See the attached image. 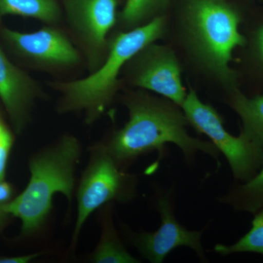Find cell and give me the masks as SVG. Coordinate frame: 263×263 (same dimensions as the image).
Instances as JSON below:
<instances>
[{
	"mask_svg": "<svg viewBox=\"0 0 263 263\" xmlns=\"http://www.w3.org/2000/svg\"><path fill=\"white\" fill-rule=\"evenodd\" d=\"M123 102L129 120L104 145L121 168L149 152H157L162 157L168 143L179 147L189 163L198 152L219 160L220 152L212 142L189 134L187 119L176 104L142 92L127 95Z\"/></svg>",
	"mask_w": 263,
	"mask_h": 263,
	"instance_id": "cell-1",
	"label": "cell"
},
{
	"mask_svg": "<svg viewBox=\"0 0 263 263\" xmlns=\"http://www.w3.org/2000/svg\"><path fill=\"white\" fill-rule=\"evenodd\" d=\"M163 15H157L141 27L114 33L109 38L106 60L98 70L78 80L48 81L59 93L57 111L83 113L88 124L98 120L113 102L120 86L121 72L138 52L162 37Z\"/></svg>",
	"mask_w": 263,
	"mask_h": 263,
	"instance_id": "cell-2",
	"label": "cell"
},
{
	"mask_svg": "<svg viewBox=\"0 0 263 263\" xmlns=\"http://www.w3.org/2000/svg\"><path fill=\"white\" fill-rule=\"evenodd\" d=\"M81 152L79 140L65 135L31 160L27 188L3 205L5 213L21 219L24 234L34 233L43 226L51 212L55 194H63L71 202Z\"/></svg>",
	"mask_w": 263,
	"mask_h": 263,
	"instance_id": "cell-3",
	"label": "cell"
},
{
	"mask_svg": "<svg viewBox=\"0 0 263 263\" xmlns=\"http://www.w3.org/2000/svg\"><path fill=\"white\" fill-rule=\"evenodd\" d=\"M186 18L202 62L226 82H234L235 73L230 67L233 51L247 43L240 32L241 10L226 0H189Z\"/></svg>",
	"mask_w": 263,
	"mask_h": 263,
	"instance_id": "cell-4",
	"label": "cell"
},
{
	"mask_svg": "<svg viewBox=\"0 0 263 263\" xmlns=\"http://www.w3.org/2000/svg\"><path fill=\"white\" fill-rule=\"evenodd\" d=\"M189 124L211 142L226 157L234 179L243 183L258 172L263 163V146L240 132L233 136L224 127L220 114L204 103L194 90H190L181 106Z\"/></svg>",
	"mask_w": 263,
	"mask_h": 263,
	"instance_id": "cell-5",
	"label": "cell"
},
{
	"mask_svg": "<svg viewBox=\"0 0 263 263\" xmlns=\"http://www.w3.org/2000/svg\"><path fill=\"white\" fill-rule=\"evenodd\" d=\"M68 34L89 73L103 65L110 32L118 22L119 0H60Z\"/></svg>",
	"mask_w": 263,
	"mask_h": 263,
	"instance_id": "cell-6",
	"label": "cell"
},
{
	"mask_svg": "<svg viewBox=\"0 0 263 263\" xmlns=\"http://www.w3.org/2000/svg\"><path fill=\"white\" fill-rule=\"evenodd\" d=\"M0 37L8 50L32 70L59 73L84 63L68 33L58 25L44 24L30 33L2 27Z\"/></svg>",
	"mask_w": 263,
	"mask_h": 263,
	"instance_id": "cell-7",
	"label": "cell"
},
{
	"mask_svg": "<svg viewBox=\"0 0 263 263\" xmlns=\"http://www.w3.org/2000/svg\"><path fill=\"white\" fill-rule=\"evenodd\" d=\"M136 179L123 172L105 146L95 152L78 190V216L72 239L76 242L89 216L107 202L129 200Z\"/></svg>",
	"mask_w": 263,
	"mask_h": 263,
	"instance_id": "cell-8",
	"label": "cell"
},
{
	"mask_svg": "<svg viewBox=\"0 0 263 263\" xmlns=\"http://www.w3.org/2000/svg\"><path fill=\"white\" fill-rule=\"evenodd\" d=\"M174 191L163 190L156 198L161 224L154 232L132 233L133 245L144 258L152 263H161L174 249L181 247L191 249L202 262L207 258L202 246L203 230H190L180 224L174 214Z\"/></svg>",
	"mask_w": 263,
	"mask_h": 263,
	"instance_id": "cell-9",
	"label": "cell"
},
{
	"mask_svg": "<svg viewBox=\"0 0 263 263\" xmlns=\"http://www.w3.org/2000/svg\"><path fill=\"white\" fill-rule=\"evenodd\" d=\"M123 70L131 86L162 95L180 108L184 102L181 67L171 50L152 43L133 57Z\"/></svg>",
	"mask_w": 263,
	"mask_h": 263,
	"instance_id": "cell-10",
	"label": "cell"
},
{
	"mask_svg": "<svg viewBox=\"0 0 263 263\" xmlns=\"http://www.w3.org/2000/svg\"><path fill=\"white\" fill-rule=\"evenodd\" d=\"M43 94L41 84L10 61L0 46V99L16 129L25 125Z\"/></svg>",
	"mask_w": 263,
	"mask_h": 263,
	"instance_id": "cell-11",
	"label": "cell"
},
{
	"mask_svg": "<svg viewBox=\"0 0 263 263\" xmlns=\"http://www.w3.org/2000/svg\"><path fill=\"white\" fill-rule=\"evenodd\" d=\"M6 15L35 19L45 25H59L64 17L60 0H0V19Z\"/></svg>",
	"mask_w": 263,
	"mask_h": 263,
	"instance_id": "cell-12",
	"label": "cell"
},
{
	"mask_svg": "<svg viewBox=\"0 0 263 263\" xmlns=\"http://www.w3.org/2000/svg\"><path fill=\"white\" fill-rule=\"evenodd\" d=\"M230 104L241 120V133L263 146V95L248 97L234 88Z\"/></svg>",
	"mask_w": 263,
	"mask_h": 263,
	"instance_id": "cell-13",
	"label": "cell"
},
{
	"mask_svg": "<svg viewBox=\"0 0 263 263\" xmlns=\"http://www.w3.org/2000/svg\"><path fill=\"white\" fill-rule=\"evenodd\" d=\"M218 201L235 211L255 214L263 209V163L252 179L236 184L218 198Z\"/></svg>",
	"mask_w": 263,
	"mask_h": 263,
	"instance_id": "cell-14",
	"label": "cell"
},
{
	"mask_svg": "<svg viewBox=\"0 0 263 263\" xmlns=\"http://www.w3.org/2000/svg\"><path fill=\"white\" fill-rule=\"evenodd\" d=\"M171 0H126L124 8L119 13L118 21L124 29L130 30L144 25L157 16Z\"/></svg>",
	"mask_w": 263,
	"mask_h": 263,
	"instance_id": "cell-15",
	"label": "cell"
},
{
	"mask_svg": "<svg viewBox=\"0 0 263 263\" xmlns=\"http://www.w3.org/2000/svg\"><path fill=\"white\" fill-rule=\"evenodd\" d=\"M91 261L95 263H137L139 259L133 257L122 245L111 220L105 223L103 236L93 253Z\"/></svg>",
	"mask_w": 263,
	"mask_h": 263,
	"instance_id": "cell-16",
	"label": "cell"
},
{
	"mask_svg": "<svg viewBox=\"0 0 263 263\" xmlns=\"http://www.w3.org/2000/svg\"><path fill=\"white\" fill-rule=\"evenodd\" d=\"M254 214L252 228L238 241L231 245L218 243L214 251L221 256L251 252L263 255V209Z\"/></svg>",
	"mask_w": 263,
	"mask_h": 263,
	"instance_id": "cell-17",
	"label": "cell"
},
{
	"mask_svg": "<svg viewBox=\"0 0 263 263\" xmlns=\"http://www.w3.org/2000/svg\"><path fill=\"white\" fill-rule=\"evenodd\" d=\"M246 44H250L256 64L263 74V21L255 26L251 32L250 38L246 37Z\"/></svg>",
	"mask_w": 263,
	"mask_h": 263,
	"instance_id": "cell-18",
	"label": "cell"
},
{
	"mask_svg": "<svg viewBox=\"0 0 263 263\" xmlns=\"http://www.w3.org/2000/svg\"><path fill=\"white\" fill-rule=\"evenodd\" d=\"M12 145V138L9 132L0 122V181L5 177L7 160Z\"/></svg>",
	"mask_w": 263,
	"mask_h": 263,
	"instance_id": "cell-19",
	"label": "cell"
},
{
	"mask_svg": "<svg viewBox=\"0 0 263 263\" xmlns=\"http://www.w3.org/2000/svg\"><path fill=\"white\" fill-rule=\"evenodd\" d=\"M41 253L18 256V257H3V258H0V263H27L35 259Z\"/></svg>",
	"mask_w": 263,
	"mask_h": 263,
	"instance_id": "cell-20",
	"label": "cell"
},
{
	"mask_svg": "<svg viewBox=\"0 0 263 263\" xmlns=\"http://www.w3.org/2000/svg\"><path fill=\"white\" fill-rule=\"evenodd\" d=\"M11 186L9 183L0 181V205H5V204L9 202L10 197L12 195Z\"/></svg>",
	"mask_w": 263,
	"mask_h": 263,
	"instance_id": "cell-21",
	"label": "cell"
},
{
	"mask_svg": "<svg viewBox=\"0 0 263 263\" xmlns=\"http://www.w3.org/2000/svg\"><path fill=\"white\" fill-rule=\"evenodd\" d=\"M3 205H0V224H1L2 221L4 219L5 216L8 214L7 213L5 212L4 210H3Z\"/></svg>",
	"mask_w": 263,
	"mask_h": 263,
	"instance_id": "cell-22",
	"label": "cell"
},
{
	"mask_svg": "<svg viewBox=\"0 0 263 263\" xmlns=\"http://www.w3.org/2000/svg\"><path fill=\"white\" fill-rule=\"evenodd\" d=\"M0 122H1V121H0Z\"/></svg>",
	"mask_w": 263,
	"mask_h": 263,
	"instance_id": "cell-23",
	"label": "cell"
}]
</instances>
